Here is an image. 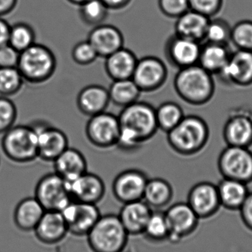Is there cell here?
I'll return each mask as SVG.
<instances>
[{
    "mask_svg": "<svg viewBox=\"0 0 252 252\" xmlns=\"http://www.w3.org/2000/svg\"><path fill=\"white\" fill-rule=\"evenodd\" d=\"M118 117L121 130L116 147L124 151L141 148L158 130L156 109L147 102L137 100L122 109Z\"/></svg>",
    "mask_w": 252,
    "mask_h": 252,
    "instance_id": "6da1fadb",
    "label": "cell"
},
{
    "mask_svg": "<svg viewBox=\"0 0 252 252\" xmlns=\"http://www.w3.org/2000/svg\"><path fill=\"white\" fill-rule=\"evenodd\" d=\"M173 87L183 101L192 106H202L213 98L216 90L213 75L199 64L179 69Z\"/></svg>",
    "mask_w": 252,
    "mask_h": 252,
    "instance_id": "7a4b0ae2",
    "label": "cell"
},
{
    "mask_svg": "<svg viewBox=\"0 0 252 252\" xmlns=\"http://www.w3.org/2000/svg\"><path fill=\"white\" fill-rule=\"evenodd\" d=\"M210 128L206 121L197 115H185L174 128L167 133L170 148L182 157L201 152L209 141Z\"/></svg>",
    "mask_w": 252,
    "mask_h": 252,
    "instance_id": "3957f363",
    "label": "cell"
},
{
    "mask_svg": "<svg viewBox=\"0 0 252 252\" xmlns=\"http://www.w3.org/2000/svg\"><path fill=\"white\" fill-rule=\"evenodd\" d=\"M57 60L47 46L32 44L20 53L17 69L24 81L31 84H41L48 81L56 70Z\"/></svg>",
    "mask_w": 252,
    "mask_h": 252,
    "instance_id": "277c9868",
    "label": "cell"
},
{
    "mask_svg": "<svg viewBox=\"0 0 252 252\" xmlns=\"http://www.w3.org/2000/svg\"><path fill=\"white\" fill-rule=\"evenodd\" d=\"M129 235L118 215H101L87 234V242L93 252H123L127 247Z\"/></svg>",
    "mask_w": 252,
    "mask_h": 252,
    "instance_id": "5b68a950",
    "label": "cell"
},
{
    "mask_svg": "<svg viewBox=\"0 0 252 252\" xmlns=\"http://www.w3.org/2000/svg\"><path fill=\"white\" fill-rule=\"evenodd\" d=\"M1 149L10 161L28 164L38 158L37 135L31 125L13 126L4 132Z\"/></svg>",
    "mask_w": 252,
    "mask_h": 252,
    "instance_id": "8992f818",
    "label": "cell"
},
{
    "mask_svg": "<svg viewBox=\"0 0 252 252\" xmlns=\"http://www.w3.org/2000/svg\"><path fill=\"white\" fill-rule=\"evenodd\" d=\"M218 166L225 179L247 185L252 182V152L250 148L227 145L219 156Z\"/></svg>",
    "mask_w": 252,
    "mask_h": 252,
    "instance_id": "52a82bcc",
    "label": "cell"
},
{
    "mask_svg": "<svg viewBox=\"0 0 252 252\" xmlns=\"http://www.w3.org/2000/svg\"><path fill=\"white\" fill-rule=\"evenodd\" d=\"M120 130L118 117L106 111L90 117L86 125L85 135L93 146L108 149L116 147Z\"/></svg>",
    "mask_w": 252,
    "mask_h": 252,
    "instance_id": "ba28073f",
    "label": "cell"
},
{
    "mask_svg": "<svg viewBox=\"0 0 252 252\" xmlns=\"http://www.w3.org/2000/svg\"><path fill=\"white\" fill-rule=\"evenodd\" d=\"M35 198L45 210H63L72 199L67 183L57 173H47L42 176L35 186Z\"/></svg>",
    "mask_w": 252,
    "mask_h": 252,
    "instance_id": "9c48e42d",
    "label": "cell"
},
{
    "mask_svg": "<svg viewBox=\"0 0 252 252\" xmlns=\"http://www.w3.org/2000/svg\"><path fill=\"white\" fill-rule=\"evenodd\" d=\"M168 78V69L164 62L156 56L138 59L131 79L142 93H154L160 90Z\"/></svg>",
    "mask_w": 252,
    "mask_h": 252,
    "instance_id": "30bf717a",
    "label": "cell"
},
{
    "mask_svg": "<svg viewBox=\"0 0 252 252\" xmlns=\"http://www.w3.org/2000/svg\"><path fill=\"white\" fill-rule=\"evenodd\" d=\"M69 233L75 236H87L101 216L97 204L72 200L61 210Z\"/></svg>",
    "mask_w": 252,
    "mask_h": 252,
    "instance_id": "8fae6325",
    "label": "cell"
},
{
    "mask_svg": "<svg viewBox=\"0 0 252 252\" xmlns=\"http://www.w3.org/2000/svg\"><path fill=\"white\" fill-rule=\"evenodd\" d=\"M169 228L168 241L179 244L195 232L199 218L187 202H179L170 206L164 211Z\"/></svg>",
    "mask_w": 252,
    "mask_h": 252,
    "instance_id": "7c38bea8",
    "label": "cell"
},
{
    "mask_svg": "<svg viewBox=\"0 0 252 252\" xmlns=\"http://www.w3.org/2000/svg\"><path fill=\"white\" fill-rule=\"evenodd\" d=\"M37 135L38 158L47 162H53L69 146L66 133L46 123L35 122L31 124Z\"/></svg>",
    "mask_w": 252,
    "mask_h": 252,
    "instance_id": "4fadbf2b",
    "label": "cell"
},
{
    "mask_svg": "<svg viewBox=\"0 0 252 252\" xmlns=\"http://www.w3.org/2000/svg\"><path fill=\"white\" fill-rule=\"evenodd\" d=\"M148 179L142 170L135 168L124 170L117 175L112 182V193L123 204L142 200Z\"/></svg>",
    "mask_w": 252,
    "mask_h": 252,
    "instance_id": "5bb4252c",
    "label": "cell"
},
{
    "mask_svg": "<svg viewBox=\"0 0 252 252\" xmlns=\"http://www.w3.org/2000/svg\"><path fill=\"white\" fill-rule=\"evenodd\" d=\"M187 203L199 219L211 218L221 207L217 185L209 182L197 183L189 189Z\"/></svg>",
    "mask_w": 252,
    "mask_h": 252,
    "instance_id": "9a60e30c",
    "label": "cell"
},
{
    "mask_svg": "<svg viewBox=\"0 0 252 252\" xmlns=\"http://www.w3.org/2000/svg\"><path fill=\"white\" fill-rule=\"evenodd\" d=\"M218 75L226 84L250 87L252 85V51L237 49L231 53L229 61Z\"/></svg>",
    "mask_w": 252,
    "mask_h": 252,
    "instance_id": "2e32d148",
    "label": "cell"
},
{
    "mask_svg": "<svg viewBox=\"0 0 252 252\" xmlns=\"http://www.w3.org/2000/svg\"><path fill=\"white\" fill-rule=\"evenodd\" d=\"M201 43L174 34L166 41L165 57L170 64L180 69L198 64Z\"/></svg>",
    "mask_w": 252,
    "mask_h": 252,
    "instance_id": "e0dca14e",
    "label": "cell"
},
{
    "mask_svg": "<svg viewBox=\"0 0 252 252\" xmlns=\"http://www.w3.org/2000/svg\"><path fill=\"white\" fill-rule=\"evenodd\" d=\"M223 139L228 146L250 148L252 145V115L245 109H235L223 127Z\"/></svg>",
    "mask_w": 252,
    "mask_h": 252,
    "instance_id": "ac0fdd59",
    "label": "cell"
},
{
    "mask_svg": "<svg viewBox=\"0 0 252 252\" xmlns=\"http://www.w3.org/2000/svg\"><path fill=\"white\" fill-rule=\"evenodd\" d=\"M66 183L75 201L97 204L106 194V186L101 177L88 171Z\"/></svg>",
    "mask_w": 252,
    "mask_h": 252,
    "instance_id": "d6986e66",
    "label": "cell"
},
{
    "mask_svg": "<svg viewBox=\"0 0 252 252\" xmlns=\"http://www.w3.org/2000/svg\"><path fill=\"white\" fill-rule=\"evenodd\" d=\"M98 57L106 58L124 47V36L115 26L102 24L94 27L87 38Z\"/></svg>",
    "mask_w": 252,
    "mask_h": 252,
    "instance_id": "ffe728a7",
    "label": "cell"
},
{
    "mask_svg": "<svg viewBox=\"0 0 252 252\" xmlns=\"http://www.w3.org/2000/svg\"><path fill=\"white\" fill-rule=\"evenodd\" d=\"M33 232L40 242L55 245L66 238L69 229L60 212L46 210Z\"/></svg>",
    "mask_w": 252,
    "mask_h": 252,
    "instance_id": "44dd1931",
    "label": "cell"
},
{
    "mask_svg": "<svg viewBox=\"0 0 252 252\" xmlns=\"http://www.w3.org/2000/svg\"><path fill=\"white\" fill-rule=\"evenodd\" d=\"M109 103L110 99L107 89L98 84H92L84 87L77 96L78 110L89 118L106 112Z\"/></svg>",
    "mask_w": 252,
    "mask_h": 252,
    "instance_id": "7402d4cb",
    "label": "cell"
},
{
    "mask_svg": "<svg viewBox=\"0 0 252 252\" xmlns=\"http://www.w3.org/2000/svg\"><path fill=\"white\" fill-rule=\"evenodd\" d=\"M54 172L66 182H71L88 171L87 158L76 148L68 147L53 161Z\"/></svg>",
    "mask_w": 252,
    "mask_h": 252,
    "instance_id": "603a6c76",
    "label": "cell"
},
{
    "mask_svg": "<svg viewBox=\"0 0 252 252\" xmlns=\"http://www.w3.org/2000/svg\"><path fill=\"white\" fill-rule=\"evenodd\" d=\"M153 210L143 201L126 203L118 215L129 235H142Z\"/></svg>",
    "mask_w": 252,
    "mask_h": 252,
    "instance_id": "cb8c5ba5",
    "label": "cell"
},
{
    "mask_svg": "<svg viewBox=\"0 0 252 252\" xmlns=\"http://www.w3.org/2000/svg\"><path fill=\"white\" fill-rule=\"evenodd\" d=\"M138 59L133 51L122 47L105 58L104 68L106 75L112 81L130 79L133 76Z\"/></svg>",
    "mask_w": 252,
    "mask_h": 252,
    "instance_id": "d4e9b609",
    "label": "cell"
},
{
    "mask_svg": "<svg viewBox=\"0 0 252 252\" xmlns=\"http://www.w3.org/2000/svg\"><path fill=\"white\" fill-rule=\"evenodd\" d=\"M210 20V18L189 9L176 19L175 34L202 44Z\"/></svg>",
    "mask_w": 252,
    "mask_h": 252,
    "instance_id": "484cf974",
    "label": "cell"
},
{
    "mask_svg": "<svg viewBox=\"0 0 252 252\" xmlns=\"http://www.w3.org/2000/svg\"><path fill=\"white\" fill-rule=\"evenodd\" d=\"M46 210L35 197H28L19 201L15 208L13 220L22 232H33Z\"/></svg>",
    "mask_w": 252,
    "mask_h": 252,
    "instance_id": "4316f807",
    "label": "cell"
},
{
    "mask_svg": "<svg viewBox=\"0 0 252 252\" xmlns=\"http://www.w3.org/2000/svg\"><path fill=\"white\" fill-rule=\"evenodd\" d=\"M247 184L230 179H223L217 185L220 206L226 210L239 211L250 193Z\"/></svg>",
    "mask_w": 252,
    "mask_h": 252,
    "instance_id": "83f0119b",
    "label": "cell"
},
{
    "mask_svg": "<svg viewBox=\"0 0 252 252\" xmlns=\"http://www.w3.org/2000/svg\"><path fill=\"white\" fill-rule=\"evenodd\" d=\"M173 188L170 182L162 178L148 179L142 200L152 210L167 207L173 198Z\"/></svg>",
    "mask_w": 252,
    "mask_h": 252,
    "instance_id": "f1b7e54d",
    "label": "cell"
},
{
    "mask_svg": "<svg viewBox=\"0 0 252 252\" xmlns=\"http://www.w3.org/2000/svg\"><path fill=\"white\" fill-rule=\"evenodd\" d=\"M231 53L228 45L204 42L201 44L198 64L212 75H218L227 63Z\"/></svg>",
    "mask_w": 252,
    "mask_h": 252,
    "instance_id": "f546056e",
    "label": "cell"
},
{
    "mask_svg": "<svg viewBox=\"0 0 252 252\" xmlns=\"http://www.w3.org/2000/svg\"><path fill=\"white\" fill-rule=\"evenodd\" d=\"M108 92L110 103L122 109L139 100L142 93L131 78L112 81Z\"/></svg>",
    "mask_w": 252,
    "mask_h": 252,
    "instance_id": "4dcf8cb0",
    "label": "cell"
},
{
    "mask_svg": "<svg viewBox=\"0 0 252 252\" xmlns=\"http://www.w3.org/2000/svg\"><path fill=\"white\" fill-rule=\"evenodd\" d=\"M185 112L180 105L173 101H166L156 109V120L158 130L167 133L181 122Z\"/></svg>",
    "mask_w": 252,
    "mask_h": 252,
    "instance_id": "1f68e13d",
    "label": "cell"
},
{
    "mask_svg": "<svg viewBox=\"0 0 252 252\" xmlns=\"http://www.w3.org/2000/svg\"><path fill=\"white\" fill-rule=\"evenodd\" d=\"M142 235L147 241L154 244L168 241L169 228L164 212L153 210Z\"/></svg>",
    "mask_w": 252,
    "mask_h": 252,
    "instance_id": "d6a6232c",
    "label": "cell"
},
{
    "mask_svg": "<svg viewBox=\"0 0 252 252\" xmlns=\"http://www.w3.org/2000/svg\"><path fill=\"white\" fill-rule=\"evenodd\" d=\"M78 7L82 22L93 28L104 24L109 15V10L101 0H89Z\"/></svg>",
    "mask_w": 252,
    "mask_h": 252,
    "instance_id": "836d02e7",
    "label": "cell"
},
{
    "mask_svg": "<svg viewBox=\"0 0 252 252\" xmlns=\"http://www.w3.org/2000/svg\"><path fill=\"white\" fill-rule=\"evenodd\" d=\"M35 43V32L28 23L18 22L10 26L8 44L22 53Z\"/></svg>",
    "mask_w": 252,
    "mask_h": 252,
    "instance_id": "e575fe53",
    "label": "cell"
},
{
    "mask_svg": "<svg viewBox=\"0 0 252 252\" xmlns=\"http://www.w3.org/2000/svg\"><path fill=\"white\" fill-rule=\"evenodd\" d=\"M24 81L17 67L0 68V96L8 97L17 94Z\"/></svg>",
    "mask_w": 252,
    "mask_h": 252,
    "instance_id": "d590c367",
    "label": "cell"
},
{
    "mask_svg": "<svg viewBox=\"0 0 252 252\" xmlns=\"http://www.w3.org/2000/svg\"><path fill=\"white\" fill-rule=\"evenodd\" d=\"M232 27L223 19H210L204 42L228 45L230 42Z\"/></svg>",
    "mask_w": 252,
    "mask_h": 252,
    "instance_id": "8d00e7d4",
    "label": "cell"
},
{
    "mask_svg": "<svg viewBox=\"0 0 252 252\" xmlns=\"http://www.w3.org/2000/svg\"><path fill=\"white\" fill-rule=\"evenodd\" d=\"M230 42L238 50L252 51V20H241L232 27Z\"/></svg>",
    "mask_w": 252,
    "mask_h": 252,
    "instance_id": "74e56055",
    "label": "cell"
},
{
    "mask_svg": "<svg viewBox=\"0 0 252 252\" xmlns=\"http://www.w3.org/2000/svg\"><path fill=\"white\" fill-rule=\"evenodd\" d=\"M72 60L80 66H89L98 58L97 53L88 40L77 43L71 53Z\"/></svg>",
    "mask_w": 252,
    "mask_h": 252,
    "instance_id": "f35d334b",
    "label": "cell"
},
{
    "mask_svg": "<svg viewBox=\"0 0 252 252\" xmlns=\"http://www.w3.org/2000/svg\"><path fill=\"white\" fill-rule=\"evenodd\" d=\"M17 118L14 103L7 97L0 96V133L13 127Z\"/></svg>",
    "mask_w": 252,
    "mask_h": 252,
    "instance_id": "ab89813d",
    "label": "cell"
},
{
    "mask_svg": "<svg viewBox=\"0 0 252 252\" xmlns=\"http://www.w3.org/2000/svg\"><path fill=\"white\" fill-rule=\"evenodd\" d=\"M189 9L207 17H214L223 7V0H188Z\"/></svg>",
    "mask_w": 252,
    "mask_h": 252,
    "instance_id": "60d3db41",
    "label": "cell"
},
{
    "mask_svg": "<svg viewBox=\"0 0 252 252\" xmlns=\"http://www.w3.org/2000/svg\"><path fill=\"white\" fill-rule=\"evenodd\" d=\"M161 13L168 18L177 19L189 10L188 0H158Z\"/></svg>",
    "mask_w": 252,
    "mask_h": 252,
    "instance_id": "b9f144b4",
    "label": "cell"
},
{
    "mask_svg": "<svg viewBox=\"0 0 252 252\" xmlns=\"http://www.w3.org/2000/svg\"><path fill=\"white\" fill-rule=\"evenodd\" d=\"M20 53L10 44L0 47V68L17 67Z\"/></svg>",
    "mask_w": 252,
    "mask_h": 252,
    "instance_id": "7bdbcfd3",
    "label": "cell"
},
{
    "mask_svg": "<svg viewBox=\"0 0 252 252\" xmlns=\"http://www.w3.org/2000/svg\"><path fill=\"white\" fill-rule=\"evenodd\" d=\"M239 211L243 223L252 232V192L247 195Z\"/></svg>",
    "mask_w": 252,
    "mask_h": 252,
    "instance_id": "ee69618b",
    "label": "cell"
},
{
    "mask_svg": "<svg viewBox=\"0 0 252 252\" xmlns=\"http://www.w3.org/2000/svg\"><path fill=\"white\" fill-rule=\"evenodd\" d=\"M10 25L7 21L0 17V47L8 44Z\"/></svg>",
    "mask_w": 252,
    "mask_h": 252,
    "instance_id": "f6af8a7d",
    "label": "cell"
},
{
    "mask_svg": "<svg viewBox=\"0 0 252 252\" xmlns=\"http://www.w3.org/2000/svg\"><path fill=\"white\" fill-rule=\"evenodd\" d=\"M109 10L125 9L131 3L132 0H101Z\"/></svg>",
    "mask_w": 252,
    "mask_h": 252,
    "instance_id": "bcb514c9",
    "label": "cell"
},
{
    "mask_svg": "<svg viewBox=\"0 0 252 252\" xmlns=\"http://www.w3.org/2000/svg\"><path fill=\"white\" fill-rule=\"evenodd\" d=\"M17 2L18 0H0V17L11 13Z\"/></svg>",
    "mask_w": 252,
    "mask_h": 252,
    "instance_id": "7dc6e473",
    "label": "cell"
},
{
    "mask_svg": "<svg viewBox=\"0 0 252 252\" xmlns=\"http://www.w3.org/2000/svg\"><path fill=\"white\" fill-rule=\"evenodd\" d=\"M67 1L71 4H74V5L79 6L82 4L83 3L89 1V0H67Z\"/></svg>",
    "mask_w": 252,
    "mask_h": 252,
    "instance_id": "c3c4849f",
    "label": "cell"
}]
</instances>
